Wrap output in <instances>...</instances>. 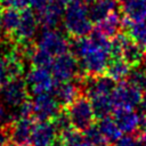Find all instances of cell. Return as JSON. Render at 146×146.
Returning a JSON list of instances; mask_svg holds the SVG:
<instances>
[{
    "mask_svg": "<svg viewBox=\"0 0 146 146\" xmlns=\"http://www.w3.org/2000/svg\"><path fill=\"white\" fill-rule=\"evenodd\" d=\"M74 80L57 81L55 89L52 91L54 96L64 108L67 107L70 104H72L80 95L84 94L80 79L78 81Z\"/></svg>",
    "mask_w": 146,
    "mask_h": 146,
    "instance_id": "9a60e30c",
    "label": "cell"
},
{
    "mask_svg": "<svg viewBox=\"0 0 146 146\" xmlns=\"http://www.w3.org/2000/svg\"><path fill=\"white\" fill-rule=\"evenodd\" d=\"M50 71L56 79V81H67L74 80L79 76L80 66L75 55L71 51H66L54 57Z\"/></svg>",
    "mask_w": 146,
    "mask_h": 146,
    "instance_id": "ba28073f",
    "label": "cell"
},
{
    "mask_svg": "<svg viewBox=\"0 0 146 146\" xmlns=\"http://www.w3.org/2000/svg\"><path fill=\"white\" fill-rule=\"evenodd\" d=\"M1 6H2V5H1V1H0V24H1V11H2V10H1Z\"/></svg>",
    "mask_w": 146,
    "mask_h": 146,
    "instance_id": "ab89813d",
    "label": "cell"
},
{
    "mask_svg": "<svg viewBox=\"0 0 146 146\" xmlns=\"http://www.w3.org/2000/svg\"><path fill=\"white\" fill-rule=\"evenodd\" d=\"M60 138L67 146H76L83 140L82 131L75 129L74 127H68L60 131Z\"/></svg>",
    "mask_w": 146,
    "mask_h": 146,
    "instance_id": "4316f807",
    "label": "cell"
},
{
    "mask_svg": "<svg viewBox=\"0 0 146 146\" xmlns=\"http://www.w3.org/2000/svg\"><path fill=\"white\" fill-rule=\"evenodd\" d=\"M62 24L66 33L74 39L86 36L94 30V22L90 18L89 9L82 1L67 6Z\"/></svg>",
    "mask_w": 146,
    "mask_h": 146,
    "instance_id": "3957f363",
    "label": "cell"
},
{
    "mask_svg": "<svg viewBox=\"0 0 146 146\" xmlns=\"http://www.w3.org/2000/svg\"><path fill=\"white\" fill-rule=\"evenodd\" d=\"M32 64V66H36V67H44V68H49L52 64L54 57L51 55H49L48 52L41 50L40 48L35 47L33 54L31 55L30 59H29Z\"/></svg>",
    "mask_w": 146,
    "mask_h": 146,
    "instance_id": "484cf974",
    "label": "cell"
},
{
    "mask_svg": "<svg viewBox=\"0 0 146 146\" xmlns=\"http://www.w3.org/2000/svg\"><path fill=\"white\" fill-rule=\"evenodd\" d=\"M36 47L48 52L52 57H56L68 51L71 43L62 32L57 31L56 29H48L41 33Z\"/></svg>",
    "mask_w": 146,
    "mask_h": 146,
    "instance_id": "8fae6325",
    "label": "cell"
},
{
    "mask_svg": "<svg viewBox=\"0 0 146 146\" xmlns=\"http://www.w3.org/2000/svg\"><path fill=\"white\" fill-rule=\"evenodd\" d=\"M29 1V6L32 7V9L40 11L42 8H44L51 0H27Z\"/></svg>",
    "mask_w": 146,
    "mask_h": 146,
    "instance_id": "1f68e13d",
    "label": "cell"
},
{
    "mask_svg": "<svg viewBox=\"0 0 146 146\" xmlns=\"http://www.w3.org/2000/svg\"><path fill=\"white\" fill-rule=\"evenodd\" d=\"M119 3L127 21H146V0H119Z\"/></svg>",
    "mask_w": 146,
    "mask_h": 146,
    "instance_id": "d6986e66",
    "label": "cell"
},
{
    "mask_svg": "<svg viewBox=\"0 0 146 146\" xmlns=\"http://www.w3.org/2000/svg\"><path fill=\"white\" fill-rule=\"evenodd\" d=\"M56 132L52 121H38L33 125L30 146H48L56 138Z\"/></svg>",
    "mask_w": 146,
    "mask_h": 146,
    "instance_id": "e0dca14e",
    "label": "cell"
},
{
    "mask_svg": "<svg viewBox=\"0 0 146 146\" xmlns=\"http://www.w3.org/2000/svg\"><path fill=\"white\" fill-rule=\"evenodd\" d=\"M0 1L5 8L9 7V8H16V9L22 10L24 8H27L29 6L27 0H0Z\"/></svg>",
    "mask_w": 146,
    "mask_h": 146,
    "instance_id": "f546056e",
    "label": "cell"
},
{
    "mask_svg": "<svg viewBox=\"0 0 146 146\" xmlns=\"http://www.w3.org/2000/svg\"><path fill=\"white\" fill-rule=\"evenodd\" d=\"M113 119L122 133L125 135H132L141 128L143 116L135 108H115Z\"/></svg>",
    "mask_w": 146,
    "mask_h": 146,
    "instance_id": "5bb4252c",
    "label": "cell"
},
{
    "mask_svg": "<svg viewBox=\"0 0 146 146\" xmlns=\"http://www.w3.org/2000/svg\"><path fill=\"white\" fill-rule=\"evenodd\" d=\"M84 1H86V2H89V3H91V2H92V1H95V0H84Z\"/></svg>",
    "mask_w": 146,
    "mask_h": 146,
    "instance_id": "b9f144b4",
    "label": "cell"
},
{
    "mask_svg": "<svg viewBox=\"0 0 146 146\" xmlns=\"http://www.w3.org/2000/svg\"><path fill=\"white\" fill-rule=\"evenodd\" d=\"M39 25L40 24H39L38 15L32 9L24 8L21 10V21L18 27L15 31V33L9 38V40L14 44L32 42L33 38L38 32Z\"/></svg>",
    "mask_w": 146,
    "mask_h": 146,
    "instance_id": "9c48e42d",
    "label": "cell"
},
{
    "mask_svg": "<svg viewBox=\"0 0 146 146\" xmlns=\"http://www.w3.org/2000/svg\"><path fill=\"white\" fill-rule=\"evenodd\" d=\"M23 73V57L15 48L5 54H0V88L11 80L21 78Z\"/></svg>",
    "mask_w": 146,
    "mask_h": 146,
    "instance_id": "5b68a950",
    "label": "cell"
},
{
    "mask_svg": "<svg viewBox=\"0 0 146 146\" xmlns=\"http://www.w3.org/2000/svg\"><path fill=\"white\" fill-rule=\"evenodd\" d=\"M97 127L108 143H114L122 136V131L119 129L116 122L113 117H110L108 115L100 117L97 123Z\"/></svg>",
    "mask_w": 146,
    "mask_h": 146,
    "instance_id": "d4e9b609",
    "label": "cell"
},
{
    "mask_svg": "<svg viewBox=\"0 0 146 146\" xmlns=\"http://www.w3.org/2000/svg\"><path fill=\"white\" fill-rule=\"evenodd\" d=\"M113 146H139L136 138H133L131 135L121 136L117 140L113 143Z\"/></svg>",
    "mask_w": 146,
    "mask_h": 146,
    "instance_id": "4dcf8cb0",
    "label": "cell"
},
{
    "mask_svg": "<svg viewBox=\"0 0 146 146\" xmlns=\"http://www.w3.org/2000/svg\"><path fill=\"white\" fill-rule=\"evenodd\" d=\"M141 146H146V140H144V144H143Z\"/></svg>",
    "mask_w": 146,
    "mask_h": 146,
    "instance_id": "7bdbcfd3",
    "label": "cell"
},
{
    "mask_svg": "<svg viewBox=\"0 0 146 146\" xmlns=\"http://www.w3.org/2000/svg\"><path fill=\"white\" fill-rule=\"evenodd\" d=\"M25 81L29 91L32 92L33 96L39 94H51L57 83L49 68L36 66H32V68L27 72Z\"/></svg>",
    "mask_w": 146,
    "mask_h": 146,
    "instance_id": "8992f818",
    "label": "cell"
},
{
    "mask_svg": "<svg viewBox=\"0 0 146 146\" xmlns=\"http://www.w3.org/2000/svg\"><path fill=\"white\" fill-rule=\"evenodd\" d=\"M48 146H67L64 141H63V139L59 137V138H55Z\"/></svg>",
    "mask_w": 146,
    "mask_h": 146,
    "instance_id": "836d02e7",
    "label": "cell"
},
{
    "mask_svg": "<svg viewBox=\"0 0 146 146\" xmlns=\"http://www.w3.org/2000/svg\"><path fill=\"white\" fill-rule=\"evenodd\" d=\"M143 105H144V107L146 108V91H145V94H144V96H143V103H141Z\"/></svg>",
    "mask_w": 146,
    "mask_h": 146,
    "instance_id": "74e56055",
    "label": "cell"
},
{
    "mask_svg": "<svg viewBox=\"0 0 146 146\" xmlns=\"http://www.w3.org/2000/svg\"><path fill=\"white\" fill-rule=\"evenodd\" d=\"M83 92L89 98L97 119L110 115L114 105L112 94L115 88V82L108 76L102 74L97 76H81L80 78Z\"/></svg>",
    "mask_w": 146,
    "mask_h": 146,
    "instance_id": "7a4b0ae2",
    "label": "cell"
},
{
    "mask_svg": "<svg viewBox=\"0 0 146 146\" xmlns=\"http://www.w3.org/2000/svg\"><path fill=\"white\" fill-rule=\"evenodd\" d=\"M120 7L119 0H95L90 3L89 15L94 24L105 18L111 13L117 10Z\"/></svg>",
    "mask_w": 146,
    "mask_h": 146,
    "instance_id": "7402d4cb",
    "label": "cell"
},
{
    "mask_svg": "<svg viewBox=\"0 0 146 146\" xmlns=\"http://www.w3.org/2000/svg\"><path fill=\"white\" fill-rule=\"evenodd\" d=\"M122 13L119 10H115L107 15L105 18L96 23L95 31L99 34L104 35L107 39H112L117 33H120V30L123 25V18Z\"/></svg>",
    "mask_w": 146,
    "mask_h": 146,
    "instance_id": "ac0fdd59",
    "label": "cell"
},
{
    "mask_svg": "<svg viewBox=\"0 0 146 146\" xmlns=\"http://www.w3.org/2000/svg\"><path fill=\"white\" fill-rule=\"evenodd\" d=\"M141 128H143V140H146V115L143 116Z\"/></svg>",
    "mask_w": 146,
    "mask_h": 146,
    "instance_id": "e575fe53",
    "label": "cell"
},
{
    "mask_svg": "<svg viewBox=\"0 0 146 146\" xmlns=\"http://www.w3.org/2000/svg\"><path fill=\"white\" fill-rule=\"evenodd\" d=\"M84 132V138L88 139L89 141L94 143L96 146H107L108 141L107 139L104 137V135L100 132V130L98 129L97 124H92L91 127H89L87 130L83 131Z\"/></svg>",
    "mask_w": 146,
    "mask_h": 146,
    "instance_id": "83f0119b",
    "label": "cell"
},
{
    "mask_svg": "<svg viewBox=\"0 0 146 146\" xmlns=\"http://www.w3.org/2000/svg\"><path fill=\"white\" fill-rule=\"evenodd\" d=\"M65 110L72 127L82 132L95 123L96 114L86 94L80 95L72 104L65 107Z\"/></svg>",
    "mask_w": 146,
    "mask_h": 146,
    "instance_id": "277c9868",
    "label": "cell"
},
{
    "mask_svg": "<svg viewBox=\"0 0 146 146\" xmlns=\"http://www.w3.org/2000/svg\"><path fill=\"white\" fill-rule=\"evenodd\" d=\"M0 89L2 102L9 107L16 108L29 99V88L22 76L11 80Z\"/></svg>",
    "mask_w": 146,
    "mask_h": 146,
    "instance_id": "7c38bea8",
    "label": "cell"
},
{
    "mask_svg": "<svg viewBox=\"0 0 146 146\" xmlns=\"http://www.w3.org/2000/svg\"><path fill=\"white\" fill-rule=\"evenodd\" d=\"M1 44H2V38H1V35H0V48H1Z\"/></svg>",
    "mask_w": 146,
    "mask_h": 146,
    "instance_id": "60d3db41",
    "label": "cell"
},
{
    "mask_svg": "<svg viewBox=\"0 0 146 146\" xmlns=\"http://www.w3.org/2000/svg\"><path fill=\"white\" fill-rule=\"evenodd\" d=\"M145 50L141 49L135 41H132L128 34L127 39L124 40L122 51H121V57L131 66V67H138L145 59Z\"/></svg>",
    "mask_w": 146,
    "mask_h": 146,
    "instance_id": "ffe728a7",
    "label": "cell"
},
{
    "mask_svg": "<svg viewBox=\"0 0 146 146\" xmlns=\"http://www.w3.org/2000/svg\"><path fill=\"white\" fill-rule=\"evenodd\" d=\"M128 82H130L140 90H146V71L136 70L133 72H130L128 76Z\"/></svg>",
    "mask_w": 146,
    "mask_h": 146,
    "instance_id": "f1b7e54d",
    "label": "cell"
},
{
    "mask_svg": "<svg viewBox=\"0 0 146 146\" xmlns=\"http://www.w3.org/2000/svg\"><path fill=\"white\" fill-rule=\"evenodd\" d=\"M19 21H21V10L19 9L6 7L1 11V24H0V26L2 27L5 34L8 38H10L15 33V31L17 30Z\"/></svg>",
    "mask_w": 146,
    "mask_h": 146,
    "instance_id": "603a6c76",
    "label": "cell"
},
{
    "mask_svg": "<svg viewBox=\"0 0 146 146\" xmlns=\"http://www.w3.org/2000/svg\"><path fill=\"white\" fill-rule=\"evenodd\" d=\"M2 146H18V145H17V144H15V143H13V141H11V143H10V141H8V143H6V144H5V145H2Z\"/></svg>",
    "mask_w": 146,
    "mask_h": 146,
    "instance_id": "f35d334b",
    "label": "cell"
},
{
    "mask_svg": "<svg viewBox=\"0 0 146 146\" xmlns=\"http://www.w3.org/2000/svg\"><path fill=\"white\" fill-rule=\"evenodd\" d=\"M59 2H62L64 6H71V5H74V3H78V2H81L82 0H58Z\"/></svg>",
    "mask_w": 146,
    "mask_h": 146,
    "instance_id": "d590c367",
    "label": "cell"
},
{
    "mask_svg": "<svg viewBox=\"0 0 146 146\" xmlns=\"http://www.w3.org/2000/svg\"><path fill=\"white\" fill-rule=\"evenodd\" d=\"M76 146H96L94 143H91V141H89L88 139H86V138H83V140L81 141V143H79Z\"/></svg>",
    "mask_w": 146,
    "mask_h": 146,
    "instance_id": "8d00e7d4",
    "label": "cell"
},
{
    "mask_svg": "<svg viewBox=\"0 0 146 146\" xmlns=\"http://www.w3.org/2000/svg\"><path fill=\"white\" fill-rule=\"evenodd\" d=\"M64 5L58 0H51L44 8L38 11L39 24L44 29H56L63 21Z\"/></svg>",
    "mask_w": 146,
    "mask_h": 146,
    "instance_id": "2e32d148",
    "label": "cell"
},
{
    "mask_svg": "<svg viewBox=\"0 0 146 146\" xmlns=\"http://www.w3.org/2000/svg\"><path fill=\"white\" fill-rule=\"evenodd\" d=\"M130 68L131 66L122 57H111L104 73L114 82H122L128 79Z\"/></svg>",
    "mask_w": 146,
    "mask_h": 146,
    "instance_id": "44dd1931",
    "label": "cell"
},
{
    "mask_svg": "<svg viewBox=\"0 0 146 146\" xmlns=\"http://www.w3.org/2000/svg\"><path fill=\"white\" fill-rule=\"evenodd\" d=\"M31 102L33 117L38 121H52L64 108L50 92L34 95V98Z\"/></svg>",
    "mask_w": 146,
    "mask_h": 146,
    "instance_id": "30bf717a",
    "label": "cell"
},
{
    "mask_svg": "<svg viewBox=\"0 0 146 146\" xmlns=\"http://www.w3.org/2000/svg\"><path fill=\"white\" fill-rule=\"evenodd\" d=\"M110 40L94 31L82 38H76L71 47L75 55L83 76H97L104 74L111 59Z\"/></svg>",
    "mask_w": 146,
    "mask_h": 146,
    "instance_id": "6da1fadb",
    "label": "cell"
},
{
    "mask_svg": "<svg viewBox=\"0 0 146 146\" xmlns=\"http://www.w3.org/2000/svg\"><path fill=\"white\" fill-rule=\"evenodd\" d=\"M34 117H18L7 121L10 140L18 146H30Z\"/></svg>",
    "mask_w": 146,
    "mask_h": 146,
    "instance_id": "4fadbf2b",
    "label": "cell"
},
{
    "mask_svg": "<svg viewBox=\"0 0 146 146\" xmlns=\"http://www.w3.org/2000/svg\"><path fill=\"white\" fill-rule=\"evenodd\" d=\"M127 32L128 36L146 51V21H127Z\"/></svg>",
    "mask_w": 146,
    "mask_h": 146,
    "instance_id": "cb8c5ba5",
    "label": "cell"
},
{
    "mask_svg": "<svg viewBox=\"0 0 146 146\" xmlns=\"http://www.w3.org/2000/svg\"><path fill=\"white\" fill-rule=\"evenodd\" d=\"M143 90L138 89L128 81L119 82L115 86L112 100L115 108H136L143 103Z\"/></svg>",
    "mask_w": 146,
    "mask_h": 146,
    "instance_id": "52a82bcc",
    "label": "cell"
},
{
    "mask_svg": "<svg viewBox=\"0 0 146 146\" xmlns=\"http://www.w3.org/2000/svg\"><path fill=\"white\" fill-rule=\"evenodd\" d=\"M7 121H8V116H7L6 107L2 105V103H0V125L6 123Z\"/></svg>",
    "mask_w": 146,
    "mask_h": 146,
    "instance_id": "d6a6232c",
    "label": "cell"
}]
</instances>
